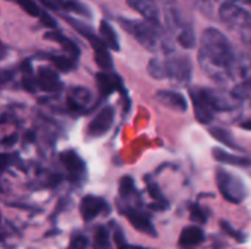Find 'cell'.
Wrapping results in <instances>:
<instances>
[{
    "label": "cell",
    "mask_w": 251,
    "mask_h": 249,
    "mask_svg": "<svg viewBox=\"0 0 251 249\" xmlns=\"http://www.w3.org/2000/svg\"><path fill=\"white\" fill-rule=\"evenodd\" d=\"M234 51L231 41L222 31L216 28L204 29L199 48V65L203 73L219 84L229 81L228 69Z\"/></svg>",
    "instance_id": "6da1fadb"
},
{
    "label": "cell",
    "mask_w": 251,
    "mask_h": 249,
    "mask_svg": "<svg viewBox=\"0 0 251 249\" xmlns=\"http://www.w3.org/2000/svg\"><path fill=\"white\" fill-rule=\"evenodd\" d=\"M121 26L129 32L146 50L149 51H163L166 54L172 53V41L168 37L163 26L157 22H151L147 19H128L119 18Z\"/></svg>",
    "instance_id": "7a4b0ae2"
},
{
    "label": "cell",
    "mask_w": 251,
    "mask_h": 249,
    "mask_svg": "<svg viewBox=\"0 0 251 249\" xmlns=\"http://www.w3.org/2000/svg\"><path fill=\"white\" fill-rule=\"evenodd\" d=\"M165 21L166 25L169 28V31L174 34V38L176 40V43L190 50L196 47V31L190 22V19H187L182 12L176 7H166L165 12Z\"/></svg>",
    "instance_id": "3957f363"
},
{
    "label": "cell",
    "mask_w": 251,
    "mask_h": 249,
    "mask_svg": "<svg viewBox=\"0 0 251 249\" xmlns=\"http://www.w3.org/2000/svg\"><path fill=\"white\" fill-rule=\"evenodd\" d=\"M216 185L221 195L232 204H241L249 197V189L244 181L224 167L216 170Z\"/></svg>",
    "instance_id": "277c9868"
},
{
    "label": "cell",
    "mask_w": 251,
    "mask_h": 249,
    "mask_svg": "<svg viewBox=\"0 0 251 249\" xmlns=\"http://www.w3.org/2000/svg\"><path fill=\"white\" fill-rule=\"evenodd\" d=\"M219 18L232 31L241 32L246 37L251 32V13L235 1H222Z\"/></svg>",
    "instance_id": "5b68a950"
},
{
    "label": "cell",
    "mask_w": 251,
    "mask_h": 249,
    "mask_svg": "<svg viewBox=\"0 0 251 249\" xmlns=\"http://www.w3.org/2000/svg\"><path fill=\"white\" fill-rule=\"evenodd\" d=\"M166 79L175 87H187L193 78V63L188 56L172 54L165 60Z\"/></svg>",
    "instance_id": "8992f818"
},
{
    "label": "cell",
    "mask_w": 251,
    "mask_h": 249,
    "mask_svg": "<svg viewBox=\"0 0 251 249\" xmlns=\"http://www.w3.org/2000/svg\"><path fill=\"white\" fill-rule=\"evenodd\" d=\"M119 208L121 213L128 219V222L141 233L149 235L151 238L157 236V232L154 229V225L151 222L150 214L143 210V207H140V204H125V203H119Z\"/></svg>",
    "instance_id": "52a82bcc"
},
{
    "label": "cell",
    "mask_w": 251,
    "mask_h": 249,
    "mask_svg": "<svg viewBox=\"0 0 251 249\" xmlns=\"http://www.w3.org/2000/svg\"><path fill=\"white\" fill-rule=\"evenodd\" d=\"M201 92L216 113L232 112L241 106V101L232 94V91L229 92L222 88H203L201 87Z\"/></svg>",
    "instance_id": "ba28073f"
},
{
    "label": "cell",
    "mask_w": 251,
    "mask_h": 249,
    "mask_svg": "<svg viewBox=\"0 0 251 249\" xmlns=\"http://www.w3.org/2000/svg\"><path fill=\"white\" fill-rule=\"evenodd\" d=\"M79 213H81L84 222L90 223V222H93L94 219H97L101 214H109L110 213V205L101 197H97V195H85L81 200Z\"/></svg>",
    "instance_id": "9c48e42d"
},
{
    "label": "cell",
    "mask_w": 251,
    "mask_h": 249,
    "mask_svg": "<svg viewBox=\"0 0 251 249\" xmlns=\"http://www.w3.org/2000/svg\"><path fill=\"white\" fill-rule=\"evenodd\" d=\"M229 79L237 84L251 79V56L246 51H234L229 63Z\"/></svg>",
    "instance_id": "30bf717a"
},
{
    "label": "cell",
    "mask_w": 251,
    "mask_h": 249,
    "mask_svg": "<svg viewBox=\"0 0 251 249\" xmlns=\"http://www.w3.org/2000/svg\"><path fill=\"white\" fill-rule=\"evenodd\" d=\"M191 101L194 106V114L197 120L203 125H210L215 120L216 112L212 109V106L207 103L206 97L201 92V87H191L190 88Z\"/></svg>",
    "instance_id": "8fae6325"
},
{
    "label": "cell",
    "mask_w": 251,
    "mask_h": 249,
    "mask_svg": "<svg viewBox=\"0 0 251 249\" xmlns=\"http://www.w3.org/2000/svg\"><path fill=\"white\" fill-rule=\"evenodd\" d=\"M60 161L63 167L66 169V172L69 173V179L74 183H81L85 179V175H87L85 163L76 151L74 150L63 151L60 154Z\"/></svg>",
    "instance_id": "7c38bea8"
},
{
    "label": "cell",
    "mask_w": 251,
    "mask_h": 249,
    "mask_svg": "<svg viewBox=\"0 0 251 249\" xmlns=\"http://www.w3.org/2000/svg\"><path fill=\"white\" fill-rule=\"evenodd\" d=\"M115 122V109L112 106L103 107L96 116L94 119L90 122L88 125V136L91 138H100L103 135H106L109 132V129L112 128Z\"/></svg>",
    "instance_id": "4fadbf2b"
},
{
    "label": "cell",
    "mask_w": 251,
    "mask_h": 249,
    "mask_svg": "<svg viewBox=\"0 0 251 249\" xmlns=\"http://www.w3.org/2000/svg\"><path fill=\"white\" fill-rule=\"evenodd\" d=\"M154 100L157 103H160L162 106L174 110V112H178V113H185L187 109H188V103H187V98L178 92V91H174V90H160L154 94Z\"/></svg>",
    "instance_id": "5bb4252c"
},
{
    "label": "cell",
    "mask_w": 251,
    "mask_h": 249,
    "mask_svg": "<svg viewBox=\"0 0 251 249\" xmlns=\"http://www.w3.org/2000/svg\"><path fill=\"white\" fill-rule=\"evenodd\" d=\"M37 87L46 92H59L63 88V84L59 78V73L50 68L41 66L37 73Z\"/></svg>",
    "instance_id": "9a60e30c"
},
{
    "label": "cell",
    "mask_w": 251,
    "mask_h": 249,
    "mask_svg": "<svg viewBox=\"0 0 251 249\" xmlns=\"http://www.w3.org/2000/svg\"><path fill=\"white\" fill-rule=\"evenodd\" d=\"M88 43L93 45L94 48V54H96V63L106 72H110L113 70V62H112V56H110V51H109V47L104 44V41L97 37L96 34L91 35L88 38Z\"/></svg>",
    "instance_id": "2e32d148"
},
{
    "label": "cell",
    "mask_w": 251,
    "mask_h": 249,
    "mask_svg": "<svg viewBox=\"0 0 251 249\" xmlns=\"http://www.w3.org/2000/svg\"><path fill=\"white\" fill-rule=\"evenodd\" d=\"M96 81H97V87L100 91L101 97H109L112 92L122 90V81L118 75L112 73V72H99L96 75Z\"/></svg>",
    "instance_id": "e0dca14e"
},
{
    "label": "cell",
    "mask_w": 251,
    "mask_h": 249,
    "mask_svg": "<svg viewBox=\"0 0 251 249\" xmlns=\"http://www.w3.org/2000/svg\"><path fill=\"white\" fill-rule=\"evenodd\" d=\"M93 101V92L85 87H74L68 97V107L72 112H82Z\"/></svg>",
    "instance_id": "ac0fdd59"
},
{
    "label": "cell",
    "mask_w": 251,
    "mask_h": 249,
    "mask_svg": "<svg viewBox=\"0 0 251 249\" xmlns=\"http://www.w3.org/2000/svg\"><path fill=\"white\" fill-rule=\"evenodd\" d=\"M128 6L138 12L144 19L160 23V12L154 0H126Z\"/></svg>",
    "instance_id": "d6986e66"
},
{
    "label": "cell",
    "mask_w": 251,
    "mask_h": 249,
    "mask_svg": "<svg viewBox=\"0 0 251 249\" xmlns=\"http://www.w3.org/2000/svg\"><path fill=\"white\" fill-rule=\"evenodd\" d=\"M213 158L218 163L222 164H229V166H237V167H251V158L246 156H240V154H232L224 148H218L215 147L212 150Z\"/></svg>",
    "instance_id": "ffe728a7"
},
{
    "label": "cell",
    "mask_w": 251,
    "mask_h": 249,
    "mask_svg": "<svg viewBox=\"0 0 251 249\" xmlns=\"http://www.w3.org/2000/svg\"><path fill=\"white\" fill-rule=\"evenodd\" d=\"M44 37H46V40H50L53 43H57L65 51L69 53V56H74V57L78 59V56L81 54V48L78 47V44L74 40H71L69 37H66L65 34H62L60 31H57V29H53V31L46 32Z\"/></svg>",
    "instance_id": "44dd1931"
},
{
    "label": "cell",
    "mask_w": 251,
    "mask_h": 249,
    "mask_svg": "<svg viewBox=\"0 0 251 249\" xmlns=\"http://www.w3.org/2000/svg\"><path fill=\"white\" fill-rule=\"evenodd\" d=\"M119 195L121 203L125 204H141L138 191L135 188V182L131 176H124L119 182Z\"/></svg>",
    "instance_id": "7402d4cb"
},
{
    "label": "cell",
    "mask_w": 251,
    "mask_h": 249,
    "mask_svg": "<svg viewBox=\"0 0 251 249\" xmlns=\"http://www.w3.org/2000/svg\"><path fill=\"white\" fill-rule=\"evenodd\" d=\"M203 241H204V232L201 230V227L196 225L184 227V230L179 235V245L182 248H194L200 245Z\"/></svg>",
    "instance_id": "603a6c76"
},
{
    "label": "cell",
    "mask_w": 251,
    "mask_h": 249,
    "mask_svg": "<svg viewBox=\"0 0 251 249\" xmlns=\"http://www.w3.org/2000/svg\"><path fill=\"white\" fill-rule=\"evenodd\" d=\"M100 35H101L100 38L104 41V44L110 50H115V51H119L121 50V44H119L118 34H116L115 28L107 21H101L100 22Z\"/></svg>",
    "instance_id": "cb8c5ba5"
},
{
    "label": "cell",
    "mask_w": 251,
    "mask_h": 249,
    "mask_svg": "<svg viewBox=\"0 0 251 249\" xmlns=\"http://www.w3.org/2000/svg\"><path fill=\"white\" fill-rule=\"evenodd\" d=\"M209 134H210L216 141L225 144L226 147H229V148H232V150H238V151L241 150V151H243V148L237 144V139H235V136H234V134H232L231 131H228V129H225V128H221V126H213V128L209 129Z\"/></svg>",
    "instance_id": "d4e9b609"
},
{
    "label": "cell",
    "mask_w": 251,
    "mask_h": 249,
    "mask_svg": "<svg viewBox=\"0 0 251 249\" xmlns=\"http://www.w3.org/2000/svg\"><path fill=\"white\" fill-rule=\"evenodd\" d=\"M46 59H49L56 69H59L60 72H71L76 68V57L74 56H62V54H44Z\"/></svg>",
    "instance_id": "484cf974"
},
{
    "label": "cell",
    "mask_w": 251,
    "mask_h": 249,
    "mask_svg": "<svg viewBox=\"0 0 251 249\" xmlns=\"http://www.w3.org/2000/svg\"><path fill=\"white\" fill-rule=\"evenodd\" d=\"M147 189H149L150 197L156 201V204H154V207H153V208H157V210H166V208L169 207V203H168L166 197L163 195V192H162L160 186H159L154 181L147 179Z\"/></svg>",
    "instance_id": "4316f807"
},
{
    "label": "cell",
    "mask_w": 251,
    "mask_h": 249,
    "mask_svg": "<svg viewBox=\"0 0 251 249\" xmlns=\"http://www.w3.org/2000/svg\"><path fill=\"white\" fill-rule=\"evenodd\" d=\"M93 249H110V236H109V230H107V227L103 226V225L97 226V229H96Z\"/></svg>",
    "instance_id": "83f0119b"
},
{
    "label": "cell",
    "mask_w": 251,
    "mask_h": 249,
    "mask_svg": "<svg viewBox=\"0 0 251 249\" xmlns=\"http://www.w3.org/2000/svg\"><path fill=\"white\" fill-rule=\"evenodd\" d=\"M147 72L154 79H166V70H165V60H160L157 57H153L147 65Z\"/></svg>",
    "instance_id": "f1b7e54d"
},
{
    "label": "cell",
    "mask_w": 251,
    "mask_h": 249,
    "mask_svg": "<svg viewBox=\"0 0 251 249\" xmlns=\"http://www.w3.org/2000/svg\"><path fill=\"white\" fill-rule=\"evenodd\" d=\"M62 9H65V10H68V12L79 13V15H82V16L88 18V19H91V18H93L91 10H90L85 4H82L81 1H76V0H63Z\"/></svg>",
    "instance_id": "f546056e"
},
{
    "label": "cell",
    "mask_w": 251,
    "mask_h": 249,
    "mask_svg": "<svg viewBox=\"0 0 251 249\" xmlns=\"http://www.w3.org/2000/svg\"><path fill=\"white\" fill-rule=\"evenodd\" d=\"M232 94L243 103H249L251 106V79L246 81V82H240L235 85V88L232 90Z\"/></svg>",
    "instance_id": "4dcf8cb0"
},
{
    "label": "cell",
    "mask_w": 251,
    "mask_h": 249,
    "mask_svg": "<svg viewBox=\"0 0 251 249\" xmlns=\"http://www.w3.org/2000/svg\"><path fill=\"white\" fill-rule=\"evenodd\" d=\"M194 9H197L200 13H203L207 18H213L215 13V6L212 0H187Z\"/></svg>",
    "instance_id": "1f68e13d"
},
{
    "label": "cell",
    "mask_w": 251,
    "mask_h": 249,
    "mask_svg": "<svg viewBox=\"0 0 251 249\" xmlns=\"http://www.w3.org/2000/svg\"><path fill=\"white\" fill-rule=\"evenodd\" d=\"M65 19L74 26V29H76L85 40H88L91 35H94V31L91 29V26L90 25H87V23H82L81 21H78V19H75V18H71V16H65Z\"/></svg>",
    "instance_id": "d6a6232c"
},
{
    "label": "cell",
    "mask_w": 251,
    "mask_h": 249,
    "mask_svg": "<svg viewBox=\"0 0 251 249\" xmlns=\"http://www.w3.org/2000/svg\"><path fill=\"white\" fill-rule=\"evenodd\" d=\"M18 4H19V7L25 12V13H28L29 16H40L41 15V10H40V6L37 4V1L35 0H15Z\"/></svg>",
    "instance_id": "836d02e7"
},
{
    "label": "cell",
    "mask_w": 251,
    "mask_h": 249,
    "mask_svg": "<svg viewBox=\"0 0 251 249\" xmlns=\"http://www.w3.org/2000/svg\"><path fill=\"white\" fill-rule=\"evenodd\" d=\"M221 226H222V229H224V232L226 233V235H229L231 238H234L235 241H238V242H244L246 239H247V236L241 232V230H237V229H234L232 227V225H229L228 222H225V220H222L221 222Z\"/></svg>",
    "instance_id": "e575fe53"
},
{
    "label": "cell",
    "mask_w": 251,
    "mask_h": 249,
    "mask_svg": "<svg viewBox=\"0 0 251 249\" xmlns=\"http://www.w3.org/2000/svg\"><path fill=\"white\" fill-rule=\"evenodd\" d=\"M113 242L118 249H131L132 247L126 242L125 233L122 230L121 226H115V232H113Z\"/></svg>",
    "instance_id": "d590c367"
},
{
    "label": "cell",
    "mask_w": 251,
    "mask_h": 249,
    "mask_svg": "<svg viewBox=\"0 0 251 249\" xmlns=\"http://www.w3.org/2000/svg\"><path fill=\"white\" fill-rule=\"evenodd\" d=\"M190 214H191V219H193L196 223H200V225H204V223H207V220H209L206 211H204L200 205H197V204H194V205L190 207Z\"/></svg>",
    "instance_id": "8d00e7d4"
},
{
    "label": "cell",
    "mask_w": 251,
    "mask_h": 249,
    "mask_svg": "<svg viewBox=\"0 0 251 249\" xmlns=\"http://www.w3.org/2000/svg\"><path fill=\"white\" fill-rule=\"evenodd\" d=\"M88 248V238L82 233H74L71 238V244L68 249H87Z\"/></svg>",
    "instance_id": "74e56055"
},
{
    "label": "cell",
    "mask_w": 251,
    "mask_h": 249,
    "mask_svg": "<svg viewBox=\"0 0 251 249\" xmlns=\"http://www.w3.org/2000/svg\"><path fill=\"white\" fill-rule=\"evenodd\" d=\"M19 157L18 154H10V153H4V154H0V172L6 170L9 166H12L15 161H18Z\"/></svg>",
    "instance_id": "f35d334b"
},
{
    "label": "cell",
    "mask_w": 251,
    "mask_h": 249,
    "mask_svg": "<svg viewBox=\"0 0 251 249\" xmlns=\"http://www.w3.org/2000/svg\"><path fill=\"white\" fill-rule=\"evenodd\" d=\"M22 85H24V88L28 91V92H37V90H38V87H37V81H35V78H32L31 76V73H26V76L24 78V82H22Z\"/></svg>",
    "instance_id": "ab89813d"
},
{
    "label": "cell",
    "mask_w": 251,
    "mask_h": 249,
    "mask_svg": "<svg viewBox=\"0 0 251 249\" xmlns=\"http://www.w3.org/2000/svg\"><path fill=\"white\" fill-rule=\"evenodd\" d=\"M38 18L41 19V22H43L46 26H49V28H51V29H57V21H56L50 13L41 12V15H40Z\"/></svg>",
    "instance_id": "60d3db41"
},
{
    "label": "cell",
    "mask_w": 251,
    "mask_h": 249,
    "mask_svg": "<svg viewBox=\"0 0 251 249\" xmlns=\"http://www.w3.org/2000/svg\"><path fill=\"white\" fill-rule=\"evenodd\" d=\"M16 141H18V135H16V134H13V135L4 136L3 139H0V145L7 148V147H12V145H15V144H16Z\"/></svg>",
    "instance_id": "b9f144b4"
},
{
    "label": "cell",
    "mask_w": 251,
    "mask_h": 249,
    "mask_svg": "<svg viewBox=\"0 0 251 249\" xmlns=\"http://www.w3.org/2000/svg\"><path fill=\"white\" fill-rule=\"evenodd\" d=\"M13 70H0V84H6L13 78Z\"/></svg>",
    "instance_id": "7bdbcfd3"
},
{
    "label": "cell",
    "mask_w": 251,
    "mask_h": 249,
    "mask_svg": "<svg viewBox=\"0 0 251 249\" xmlns=\"http://www.w3.org/2000/svg\"><path fill=\"white\" fill-rule=\"evenodd\" d=\"M240 126H241L243 129H246V131H251V119H247V120L241 122Z\"/></svg>",
    "instance_id": "ee69618b"
},
{
    "label": "cell",
    "mask_w": 251,
    "mask_h": 249,
    "mask_svg": "<svg viewBox=\"0 0 251 249\" xmlns=\"http://www.w3.org/2000/svg\"><path fill=\"white\" fill-rule=\"evenodd\" d=\"M7 56V48L0 43V60L3 59V57H6Z\"/></svg>",
    "instance_id": "f6af8a7d"
},
{
    "label": "cell",
    "mask_w": 251,
    "mask_h": 249,
    "mask_svg": "<svg viewBox=\"0 0 251 249\" xmlns=\"http://www.w3.org/2000/svg\"><path fill=\"white\" fill-rule=\"evenodd\" d=\"M237 1H240V3H243V4H247V6H250L251 7V0H237Z\"/></svg>",
    "instance_id": "bcb514c9"
},
{
    "label": "cell",
    "mask_w": 251,
    "mask_h": 249,
    "mask_svg": "<svg viewBox=\"0 0 251 249\" xmlns=\"http://www.w3.org/2000/svg\"><path fill=\"white\" fill-rule=\"evenodd\" d=\"M224 1H237V0H224Z\"/></svg>",
    "instance_id": "7dc6e473"
}]
</instances>
